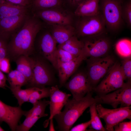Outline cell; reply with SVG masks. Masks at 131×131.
<instances>
[{"mask_svg": "<svg viewBox=\"0 0 131 131\" xmlns=\"http://www.w3.org/2000/svg\"><path fill=\"white\" fill-rule=\"evenodd\" d=\"M34 15H27L20 28L13 34L8 43V57L15 60L21 55L30 56L34 50L35 40L42 25Z\"/></svg>", "mask_w": 131, "mask_h": 131, "instance_id": "obj_1", "label": "cell"}, {"mask_svg": "<svg viewBox=\"0 0 131 131\" xmlns=\"http://www.w3.org/2000/svg\"><path fill=\"white\" fill-rule=\"evenodd\" d=\"M98 103V99L92 96V92L78 99H68L62 112L55 115L59 131H69L78 119L88 107L94 103Z\"/></svg>", "mask_w": 131, "mask_h": 131, "instance_id": "obj_2", "label": "cell"}, {"mask_svg": "<svg viewBox=\"0 0 131 131\" xmlns=\"http://www.w3.org/2000/svg\"><path fill=\"white\" fill-rule=\"evenodd\" d=\"M77 17L74 27L78 38L83 39L105 33L106 24L101 12L96 15Z\"/></svg>", "mask_w": 131, "mask_h": 131, "instance_id": "obj_3", "label": "cell"}, {"mask_svg": "<svg viewBox=\"0 0 131 131\" xmlns=\"http://www.w3.org/2000/svg\"><path fill=\"white\" fill-rule=\"evenodd\" d=\"M32 57L33 76L28 84L30 87L43 88L52 85L55 81L54 75L48 60L41 55Z\"/></svg>", "mask_w": 131, "mask_h": 131, "instance_id": "obj_4", "label": "cell"}, {"mask_svg": "<svg viewBox=\"0 0 131 131\" xmlns=\"http://www.w3.org/2000/svg\"><path fill=\"white\" fill-rule=\"evenodd\" d=\"M123 0H99L100 11L106 27L112 32L120 28L123 22L121 14Z\"/></svg>", "mask_w": 131, "mask_h": 131, "instance_id": "obj_5", "label": "cell"}, {"mask_svg": "<svg viewBox=\"0 0 131 131\" xmlns=\"http://www.w3.org/2000/svg\"><path fill=\"white\" fill-rule=\"evenodd\" d=\"M87 60L86 73L93 88L98 84L115 63V58L108 55L99 57H90Z\"/></svg>", "mask_w": 131, "mask_h": 131, "instance_id": "obj_6", "label": "cell"}, {"mask_svg": "<svg viewBox=\"0 0 131 131\" xmlns=\"http://www.w3.org/2000/svg\"><path fill=\"white\" fill-rule=\"evenodd\" d=\"M125 80L121 64L115 61L93 91L98 95L108 94L121 87Z\"/></svg>", "mask_w": 131, "mask_h": 131, "instance_id": "obj_7", "label": "cell"}, {"mask_svg": "<svg viewBox=\"0 0 131 131\" xmlns=\"http://www.w3.org/2000/svg\"><path fill=\"white\" fill-rule=\"evenodd\" d=\"M83 53L87 58L104 57L109 51L111 42L105 33L83 39Z\"/></svg>", "mask_w": 131, "mask_h": 131, "instance_id": "obj_8", "label": "cell"}, {"mask_svg": "<svg viewBox=\"0 0 131 131\" xmlns=\"http://www.w3.org/2000/svg\"><path fill=\"white\" fill-rule=\"evenodd\" d=\"M131 108L129 106L110 109L104 107L100 104H96L98 115L105 122V128L108 131H114V126L124 120H131Z\"/></svg>", "mask_w": 131, "mask_h": 131, "instance_id": "obj_9", "label": "cell"}, {"mask_svg": "<svg viewBox=\"0 0 131 131\" xmlns=\"http://www.w3.org/2000/svg\"><path fill=\"white\" fill-rule=\"evenodd\" d=\"M95 98L97 99L98 103L111 105L114 108L120 105L121 107L131 106V81L124 83L123 86L112 92L98 95Z\"/></svg>", "mask_w": 131, "mask_h": 131, "instance_id": "obj_10", "label": "cell"}, {"mask_svg": "<svg viewBox=\"0 0 131 131\" xmlns=\"http://www.w3.org/2000/svg\"><path fill=\"white\" fill-rule=\"evenodd\" d=\"M69 80L65 84V87L71 93L74 99H78L93 91L86 73L80 71L74 73Z\"/></svg>", "mask_w": 131, "mask_h": 131, "instance_id": "obj_11", "label": "cell"}, {"mask_svg": "<svg viewBox=\"0 0 131 131\" xmlns=\"http://www.w3.org/2000/svg\"><path fill=\"white\" fill-rule=\"evenodd\" d=\"M37 47L40 55L50 62L57 70V43L50 31L43 32L39 36L37 41Z\"/></svg>", "mask_w": 131, "mask_h": 131, "instance_id": "obj_12", "label": "cell"}, {"mask_svg": "<svg viewBox=\"0 0 131 131\" xmlns=\"http://www.w3.org/2000/svg\"><path fill=\"white\" fill-rule=\"evenodd\" d=\"M35 16L49 25H72V15L61 7L36 11Z\"/></svg>", "mask_w": 131, "mask_h": 131, "instance_id": "obj_13", "label": "cell"}, {"mask_svg": "<svg viewBox=\"0 0 131 131\" xmlns=\"http://www.w3.org/2000/svg\"><path fill=\"white\" fill-rule=\"evenodd\" d=\"M25 112L20 106H10L0 100V123H6L12 131H16L20 119Z\"/></svg>", "mask_w": 131, "mask_h": 131, "instance_id": "obj_14", "label": "cell"}, {"mask_svg": "<svg viewBox=\"0 0 131 131\" xmlns=\"http://www.w3.org/2000/svg\"><path fill=\"white\" fill-rule=\"evenodd\" d=\"M27 13L0 18V35L7 40L23 25Z\"/></svg>", "mask_w": 131, "mask_h": 131, "instance_id": "obj_15", "label": "cell"}, {"mask_svg": "<svg viewBox=\"0 0 131 131\" xmlns=\"http://www.w3.org/2000/svg\"><path fill=\"white\" fill-rule=\"evenodd\" d=\"M71 95L60 90L57 85L50 88L49 97L50 116L48 122L60 112Z\"/></svg>", "mask_w": 131, "mask_h": 131, "instance_id": "obj_16", "label": "cell"}, {"mask_svg": "<svg viewBox=\"0 0 131 131\" xmlns=\"http://www.w3.org/2000/svg\"><path fill=\"white\" fill-rule=\"evenodd\" d=\"M87 59L83 51L80 55L69 62L58 63L57 70L60 86L65 85L69 77L75 72L82 62Z\"/></svg>", "mask_w": 131, "mask_h": 131, "instance_id": "obj_17", "label": "cell"}, {"mask_svg": "<svg viewBox=\"0 0 131 131\" xmlns=\"http://www.w3.org/2000/svg\"><path fill=\"white\" fill-rule=\"evenodd\" d=\"M50 31L57 44H61L74 35L75 29L72 25H51Z\"/></svg>", "mask_w": 131, "mask_h": 131, "instance_id": "obj_18", "label": "cell"}, {"mask_svg": "<svg viewBox=\"0 0 131 131\" xmlns=\"http://www.w3.org/2000/svg\"><path fill=\"white\" fill-rule=\"evenodd\" d=\"M99 0H84L76 8L74 15L77 17L97 15L100 12Z\"/></svg>", "mask_w": 131, "mask_h": 131, "instance_id": "obj_19", "label": "cell"}, {"mask_svg": "<svg viewBox=\"0 0 131 131\" xmlns=\"http://www.w3.org/2000/svg\"><path fill=\"white\" fill-rule=\"evenodd\" d=\"M26 7L0 0V18L27 13Z\"/></svg>", "mask_w": 131, "mask_h": 131, "instance_id": "obj_20", "label": "cell"}, {"mask_svg": "<svg viewBox=\"0 0 131 131\" xmlns=\"http://www.w3.org/2000/svg\"><path fill=\"white\" fill-rule=\"evenodd\" d=\"M16 70L23 74L27 79L28 84L33 76V59L32 57L21 55L15 60Z\"/></svg>", "mask_w": 131, "mask_h": 131, "instance_id": "obj_21", "label": "cell"}, {"mask_svg": "<svg viewBox=\"0 0 131 131\" xmlns=\"http://www.w3.org/2000/svg\"><path fill=\"white\" fill-rule=\"evenodd\" d=\"M84 47L83 41L82 40H79L76 36L75 35L64 43L58 44L57 47L62 49L77 57L82 53Z\"/></svg>", "mask_w": 131, "mask_h": 131, "instance_id": "obj_22", "label": "cell"}, {"mask_svg": "<svg viewBox=\"0 0 131 131\" xmlns=\"http://www.w3.org/2000/svg\"><path fill=\"white\" fill-rule=\"evenodd\" d=\"M49 103V101L45 99L38 100L33 104L32 108L28 111H26L24 116L25 117L38 116L41 117L47 116L48 114L45 113V111Z\"/></svg>", "mask_w": 131, "mask_h": 131, "instance_id": "obj_23", "label": "cell"}, {"mask_svg": "<svg viewBox=\"0 0 131 131\" xmlns=\"http://www.w3.org/2000/svg\"><path fill=\"white\" fill-rule=\"evenodd\" d=\"M115 49L121 57L125 58L131 56V41L127 39L124 38L118 41L115 45Z\"/></svg>", "mask_w": 131, "mask_h": 131, "instance_id": "obj_24", "label": "cell"}, {"mask_svg": "<svg viewBox=\"0 0 131 131\" xmlns=\"http://www.w3.org/2000/svg\"><path fill=\"white\" fill-rule=\"evenodd\" d=\"M63 0H33V5L36 11L61 7Z\"/></svg>", "mask_w": 131, "mask_h": 131, "instance_id": "obj_25", "label": "cell"}, {"mask_svg": "<svg viewBox=\"0 0 131 131\" xmlns=\"http://www.w3.org/2000/svg\"><path fill=\"white\" fill-rule=\"evenodd\" d=\"M97 103H94L89 107L91 116L90 127L93 129L99 131H106L102 125L96 108Z\"/></svg>", "mask_w": 131, "mask_h": 131, "instance_id": "obj_26", "label": "cell"}, {"mask_svg": "<svg viewBox=\"0 0 131 131\" xmlns=\"http://www.w3.org/2000/svg\"><path fill=\"white\" fill-rule=\"evenodd\" d=\"M9 88L17 99L19 106H21L24 103L29 102L30 96L34 87H29L25 89L21 88Z\"/></svg>", "mask_w": 131, "mask_h": 131, "instance_id": "obj_27", "label": "cell"}, {"mask_svg": "<svg viewBox=\"0 0 131 131\" xmlns=\"http://www.w3.org/2000/svg\"><path fill=\"white\" fill-rule=\"evenodd\" d=\"M50 88L34 87L29 97L28 102L33 104L42 98L49 97Z\"/></svg>", "mask_w": 131, "mask_h": 131, "instance_id": "obj_28", "label": "cell"}, {"mask_svg": "<svg viewBox=\"0 0 131 131\" xmlns=\"http://www.w3.org/2000/svg\"><path fill=\"white\" fill-rule=\"evenodd\" d=\"M41 118L40 116H29L26 117L23 122L18 125L16 131H28L33 127L39 119Z\"/></svg>", "mask_w": 131, "mask_h": 131, "instance_id": "obj_29", "label": "cell"}, {"mask_svg": "<svg viewBox=\"0 0 131 131\" xmlns=\"http://www.w3.org/2000/svg\"><path fill=\"white\" fill-rule=\"evenodd\" d=\"M122 18L129 27H131V0L123 3L121 10Z\"/></svg>", "mask_w": 131, "mask_h": 131, "instance_id": "obj_30", "label": "cell"}, {"mask_svg": "<svg viewBox=\"0 0 131 131\" xmlns=\"http://www.w3.org/2000/svg\"><path fill=\"white\" fill-rule=\"evenodd\" d=\"M121 65L125 80L131 81V56L123 58Z\"/></svg>", "mask_w": 131, "mask_h": 131, "instance_id": "obj_31", "label": "cell"}, {"mask_svg": "<svg viewBox=\"0 0 131 131\" xmlns=\"http://www.w3.org/2000/svg\"><path fill=\"white\" fill-rule=\"evenodd\" d=\"M57 48V64L58 63L69 62L77 57L62 49Z\"/></svg>", "mask_w": 131, "mask_h": 131, "instance_id": "obj_32", "label": "cell"}, {"mask_svg": "<svg viewBox=\"0 0 131 131\" xmlns=\"http://www.w3.org/2000/svg\"><path fill=\"white\" fill-rule=\"evenodd\" d=\"M28 83V81L25 77L16 69L14 86L13 88H21L22 86L27 84Z\"/></svg>", "mask_w": 131, "mask_h": 131, "instance_id": "obj_33", "label": "cell"}, {"mask_svg": "<svg viewBox=\"0 0 131 131\" xmlns=\"http://www.w3.org/2000/svg\"><path fill=\"white\" fill-rule=\"evenodd\" d=\"M115 131H131V121L120 122L114 127Z\"/></svg>", "mask_w": 131, "mask_h": 131, "instance_id": "obj_34", "label": "cell"}, {"mask_svg": "<svg viewBox=\"0 0 131 131\" xmlns=\"http://www.w3.org/2000/svg\"><path fill=\"white\" fill-rule=\"evenodd\" d=\"M10 59L6 57L0 61V70L3 73L8 74L10 71Z\"/></svg>", "mask_w": 131, "mask_h": 131, "instance_id": "obj_35", "label": "cell"}, {"mask_svg": "<svg viewBox=\"0 0 131 131\" xmlns=\"http://www.w3.org/2000/svg\"><path fill=\"white\" fill-rule=\"evenodd\" d=\"M91 124L90 120L85 123L78 124L72 128L69 131H84L87 130V128L90 126Z\"/></svg>", "mask_w": 131, "mask_h": 131, "instance_id": "obj_36", "label": "cell"}, {"mask_svg": "<svg viewBox=\"0 0 131 131\" xmlns=\"http://www.w3.org/2000/svg\"><path fill=\"white\" fill-rule=\"evenodd\" d=\"M16 78V70L10 71L8 74L7 80L10 84L9 88H13L14 86Z\"/></svg>", "mask_w": 131, "mask_h": 131, "instance_id": "obj_37", "label": "cell"}, {"mask_svg": "<svg viewBox=\"0 0 131 131\" xmlns=\"http://www.w3.org/2000/svg\"><path fill=\"white\" fill-rule=\"evenodd\" d=\"M10 3L26 7L30 3V0H5Z\"/></svg>", "mask_w": 131, "mask_h": 131, "instance_id": "obj_38", "label": "cell"}, {"mask_svg": "<svg viewBox=\"0 0 131 131\" xmlns=\"http://www.w3.org/2000/svg\"><path fill=\"white\" fill-rule=\"evenodd\" d=\"M8 40L0 35V50L8 47Z\"/></svg>", "mask_w": 131, "mask_h": 131, "instance_id": "obj_39", "label": "cell"}, {"mask_svg": "<svg viewBox=\"0 0 131 131\" xmlns=\"http://www.w3.org/2000/svg\"><path fill=\"white\" fill-rule=\"evenodd\" d=\"M68 4L76 8L84 0H66Z\"/></svg>", "mask_w": 131, "mask_h": 131, "instance_id": "obj_40", "label": "cell"}, {"mask_svg": "<svg viewBox=\"0 0 131 131\" xmlns=\"http://www.w3.org/2000/svg\"><path fill=\"white\" fill-rule=\"evenodd\" d=\"M53 118L50 119L49 131H55L53 124Z\"/></svg>", "mask_w": 131, "mask_h": 131, "instance_id": "obj_41", "label": "cell"}, {"mask_svg": "<svg viewBox=\"0 0 131 131\" xmlns=\"http://www.w3.org/2000/svg\"><path fill=\"white\" fill-rule=\"evenodd\" d=\"M0 79L6 82L7 78L3 73V72L0 70Z\"/></svg>", "mask_w": 131, "mask_h": 131, "instance_id": "obj_42", "label": "cell"}, {"mask_svg": "<svg viewBox=\"0 0 131 131\" xmlns=\"http://www.w3.org/2000/svg\"><path fill=\"white\" fill-rule=\"evenodd\" d=\"M7 86V85L6 84V82L0 79V88L5 89V87Z\"/></svg>", "mask_w": 131, "mask_h": 131, "instance_id": "obj_43", "label": "cell"}, {"mask_svg": "<svg viewBox=\"0 0 131 131\" xmlns=\"http://www.w3.org/2000/svg\"><path fill=\"white\" fill-rule=\"evenodd\" d=\"M5 130L0 126V131H3Z\"/></svg>", "mask_w": 131, "mask_h": 131, "instance_id": "obj_44", "label": "cell"}]
</instances>
